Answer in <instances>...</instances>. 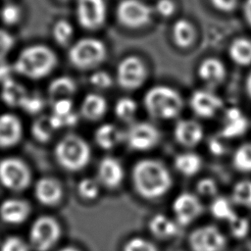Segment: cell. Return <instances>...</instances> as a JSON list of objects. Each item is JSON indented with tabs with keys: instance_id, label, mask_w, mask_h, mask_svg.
Returning <instances> with one entry per match:
<instances>
[{
	"instance_id": "cell-1",
	"label": "cell",
	"mask_w": 251,
	"mask_h": 251,
	"mask_svg": "<svg viewBox=\"0 0 251 251\" xmlns=\"http://www.w3.org/2000/svg\"><path fill=\"white\" fill-rule=\"evenodd\" d=\"M131 179L136 192L146 199L165 195L173 185V177L166 166L155 159H143L132 168Z\"/></svg>"
},
{
	"instance_id": "cell-2",
	"label": "cell",
	"mask_w": 251,
	"mask_h": 251,
	"mask_svg": "<svg viewBox=\"0 0 251 251\" xmlns=\"http://www.w3.org/2000/svg\"><path fill=\"white\" fill-rule=\"evenodd\" d=\"M57 55L42 44L24 48L13 64L14 72L30 79H40L52 73L57 66Z\"/></svg>"
},
{
	"instance_id": "cell-3",
	"label": "cell",
	"mask_w": 251,
	"mask_h": 251,
	"mask_svg": "<svg viewBox=\"0 0 251 251\" xmlns=\"http://www.w3.org/2000/svg\"><path fill=\"white\" fill-rule=\"evenodd\" d=\"M54 156L61 168L69 172H77L89 163L91 149L80 135L68 133L57 142Z\"/></svg>"
},
{
	"instance_id": "cell-4",
	"label": "cell",
	"mask_w": 251,
	"mask_h": 251,
	"mask_svg": "<svg viewBox=\"0 0 251 251\" xmlns=\"http://www.w3.org/2000/svg\"><path fill=\"white\" fill-rule=\"evenodd\" d=\"M143 102L147 113L159 120L176 118L183 107L180 94L176 89L166 85L153 86L147 90Z\"/></svg>"
},
{
	"instance_id": "cell-5",
	"label": "cell",
	"mask_w": 251,
	"mask_h": 251,
	"mask_svg": "<svg viewBox=\"0 0 251 251\" xmlns=\"http://www.w3.org/2000/svg\"><path fill=\"white\" fill-rule=\"evenodd\" d=\"M107 49L100 39L83 37L75 41L68 52L71 64L79 70H90L100 65L106 58Z\"/></svg>"
},
{
	"instance_id": "cell-6",
	"label": "cell",
	"mask_w": 251,
	"mask_h": 251,
	"mask_svg": "<svg viewBox=\"0 0 251 251\" xmlns=\"http://www.w3.org/2000/svg\"><path fill=\"white\" fill-rule=\"evenodd\" d=\"M62 228L59 222L47 215L36 218L28 232L29 246L35 251H48L60 239Z\"/></svg>"
},
{
	"instance_id": "cell-7",
	"label": "cell",
	"mask_w": 251,
	"mask_h": 251,
	"mask_svg": "<svg viewBox=\"0 0 251 251\" xmlns=\"http://www.w3.org/2000/svg\"><path fill=\"white\" fill-rule=\"evenodd\" d=\"M31 182V171L25 161L7 157L0 161V183L9 190L23 191Z\"/></svg>"
},
{
	"instance_id": "cell-8",
	"label": "cell",
	"mask_w": 251,
	"mask_h": 251,
	"mask_svg": "<svg viewBox=\"0 0 251 251\" xmlns=\"http://www.w3.org/2000/svg\"><path fill=\"white\" fill-rule=\"evenodd\" d=\"M116 76L122 88L134 90L144 83L147 76V70L139 57L131 55L124 58L118 64Z\"/></svg>"
},
{
	"instance_id": "cell-9",
	"label": "cell",
	"mask_w": 251,
	"mask_h": 251,
	"mask_svg": "<svg viewBox=\"0 0 251 251\" xmlns=\"http://www.w3.org/2000/svg\"><path fill=\"white\" fill-rule=\"evenodd\" d=\"M153 9L140 0H122L116 9L119 23L130 28H137L147 25L152 16Z\"/></svg>"
},
{
	"instance_id": "cell-10",
	"label": "cell",
	"mask_w": 251,
	"mask_h": 251,
	"mask_svg": "<svg viewBox=\"0 0 251 251\" xmlns=\"http://www.w3.org/2000/svg\"><path fill=\"white\" fill-rule=\"evenodd\" d=\"M124 140L133 150L146 151L158 144L160 131L150 123L136 122L131 124L124 132Z\"/></svg>"
},
{
	"instance_id": "cell-11",
	"label": "cell",
	"mask_w": 251,
	"mask_h": 251,
	"mask_svg": "<svg viewBox=\"0 0 251 251\" xmlns=\"http://www.w3.org/2000/svg\"><path fill=\"white\" fill-rule=\"evenodd\" d=\"M192 251H223L226 239L222 231L214 226H204L195 228L188 237Z\"/></svg>"
},
{
	"instance_id": "cell-12",
	"label": "cell",
	"mask_w": 251,
	"mask_h": 251,
	"mask_svg": "<svg viewBox=\"0 0 251 251\" xmlns=\"http://www.w3.org/2000/svg\"><path fill=\"white\" fill-rule=\"evenodd\" d=\"M76 20L86 29H96L103 25L107 16L105 0H76Z\"/></svg>"
},
{
	"instance_id": "cell-13",
	"label": "cell",
	"mask_w": 251,
	"mask_h": 251,
	"mask_svg": "<svg viewBox=\"0 0 251 251\" xmlns=\"http://www.w3.org/2000/svg\"><path fill=\"white\" fill-rule=\"evenodd\" d=\"M203 211L199 198L190 192H182L176 197L173 203V212L176 221L180 226H187L196 220Z\"/></svg>"
},
{
	"instance_id": "cell-14",
	"label": "cell",
	"mask_w": 251,
	"mask_h": 251,
	"mask_svg": "<svg viewBox=\"0 0 251 251\" xmlns=\"http://www.w3.org/2000/svg\"><path fill=\"white\" fill-rule=\"evenodd\" d=\"M190 108L198 117L212 118L223 107V100L214 92L206 89L195 90L190 97Z\"/></svg>"
},
{
	"instance_id": "cell-15",
	"label": "cell",
	"mask_w": 251,
	"mask_h": 251,
	"mask_svg": "<svg viewBox=\"0 0 251 251\" xmlns=\"http://www.w3.org/2000/svg\"><path fill=\"white\" fill-rule=\"evenodd\" d=\"M125 171L121 162L112 156L102 158L97 168V180L107 188H117L123 181Z\"/></svg>"
},
{
	"instance_id": "cell-16",
	"label": "cell",
	"mask_w": 251,
	"mask_h": 251,
	"mask_svg": "<svg viewBox=\"0 0 251 251\" xmlns=\"http://www.w3.org/2000/svg\"><path fill=\"white\" fill-rule=\"evenodd\" d=\"M61 182L52 176H43L34 184V196L36 200L45 206L57 205L63 197Z\"/></svg>"
},
{
	"instance_id": "cell-17",
	"label": "cell",
	"mask_w": 251,
	"mask_h": 251,
	"mask_svg": "<svg viewBox=\"0 0 251 251\" xmlns=\"http://www.w3.org/2000/svg\"><path fill=\"white\" fill-rule=\"evenodd\" d=\"M30 213L29 202L21 198H8L0 204V219L9 225L23 224Z\"/></svg>"
},
{
	"instance_id": "cell-18",
	"label": "cell",
	"mask_w": 251,
	"mask_h": 251,
	"mask_svg": "<svg viewBox=\"0 0 251 251\" xmlns=\"http://www.w3.org/2000/svg\"><path fill=\"white\" fill-rule=\"evenodd\" d=\"M23 137V125L14 114L0 115V148H11L19 144Z\"/></svg>"
},
{
	"instance_id": "cell-19",
	"label": "cell",
	"mask_w": 251,
	"mask_h": 251,
	"mask_svg": "<svg viewBox=\"0 0 251 251\" xmlns=\"http://www.w3.org/2000/svg\"><path fill=\"white\" fill-rule=\"evenodd\" d=\"M248 126L249 123L244 113L237 107H230L225 113L221 136L229 139L239 137L247 131Z\"/></svg>"
},
{
	"instance_id": "cell-20",
	"label": "cell",
	"mask_w": 251,
	"mask_h": 251,
	"mask_svg": "<svg viewBox=\"0 0 251 251\" xmlns=\"http://www.w3.org/2000/svg\"><path fill=\"white\" fill-rule=\"evenodd\" d=\"M174 134L176 140L185 147H194L200 143L204 136L202 126L190 119H182L176 122Z\"/></svg>"
},
{
	"instance_id": "cell-21",
	"label": "cell",
	"mask_w": 251,
	"mask_h": 251,
	"mask_svg": "<svg viewBox=\"0 0 251 251\" xmlns=\"http://www.w3.org/2000/svg\"><path fill=\"white\" fill-rule=\"evenodd\" d=\"M226 75V70L222 61L217 58L209 57L202 61L198 68L199 77L210 86L221 84Z\"/></svg>"
},
{
	"instance_id": "cell-22",
	"label": "cell",
	"mask_w": 251,
	"mask_h": 251,
	"mask_svg": "<svg viewBox=\"0 0 251 251\" xmlns=\"http://www.w3.org/2000/svg\"><path fill=\"white\" fill-rule=\"evenodd\" d=\"M108 109L106 99L97 93H88L80 105V115L87 121L95 122L102 119Z\"/></svg>"
},
{
	"instance_id": "cell-23",
	"label": "cell",
	"mask_w": 251,
	"mask_h": 251,
	"mask_svg": "<svg viewBox=\"0 0 251 251\" xmlns=\"http://www.w3.org/2000/svg\"><path fill=\"white\" fill-rule=\"evenodd\" d=\"M94 140L100 148L110 150L124 140V132L113 124H103L95 130Z\"/></svg>"
},
{
	"instance_id": "cell-24",
	"label": "cell",
	"mask_w": 251,
	"mask_h": 251,
	"mask_svg": "<svg viewBox=\"0 0 251 251\" xmlns=\"http://www.w3.org/2000/svg\"><path fill=\"white\" fill-rule=\"evenodd\" d=\"M76 91V83L74 78L61 75L54 78L48 86V96L50 103L61 99H72L71 97Z\"/></svg>"
},
{
	"instance_id": "cell-25",
	"label": "cell",
	"mask_w": 251,
	"mask_h": 251,
	"mask_svg": "<svg viewBox=\"0 0 251 251\" xmlns=\"http://www.w3.org/2000/svg\"><path fill=\"white\" fill-rule=\"evenodd\" d=\"M150 232L160 239L174 237L178 232V224L163 214L153 216L149 221Z\"/></svg>"
},
{
	"instance_id": "cell-26",
	"label": "cell",
	"mask_w": 251,
	"mask_h": 251,
	"mask_svg": "<svg viewBox=\"0 0 251 251\" xmlns=\"http://www.w3.org/2000/svg\"><path fill=\"white\" fill-rule=\"evenodd\" d=\"M1 87V99L10 107H21L27 96V91L24 85L16 81L13 77L4 81Z\"/></svg>"
},
{
	"instance_id": "cell-27",
	"label": "cell",
	"mask_w": 251,
	"mask_h": 251,
	"mask_svg": "<svg viewBox=\"0 0 251 251\" xmlns=\"http://www.w3.org/2000/svg\"><path fill=\"white\" fill-rule=\"evenodd\" d=\"M175 167L183 176H194L202 167V159L194 152H183L175 158Z\"/></svg>"
},
{
	"instance_id": "cell-28",
	"label": "cell",
	"mask_w": 251,
	"mask_h": 251,
	"mask_svg": "<svg viewBox=\"0 0 251 251\" xmlns=\"http://www.w3.org/2000/svg\"><path fill=\"white\" fill-rule=\"evenodd\" d=\"M173 37L175 43L181 48H186L195 39V28L187 20H177L173 26Z\"/></svg>"
},
{
	"instance_id": "cell-29",
	"label": "cell",
	"mask_w": 251,
	"mask_h": 251,
	"mask_svg": "<svg viewBox=\"0 0 251 251\" xmlns=\"http://www.w3.org/2000/svg\"><path fill=\"white\" fill-rule=\"evenodd\" d=\"M231 60L240 66L251 64V40L245 37L234 39L228 49Z\"/></svg>"
},
{
	"instance_id": "cell-30",
	"label": "cell",
	"mask_w": 251,
	"mask_h": 251,
	"mask_svg": "<svg viewBox=\"0 0 251 251\" xmlns=\"http://www.w3.org/2000/svg\"><path fill=\"white\" fill-rule=\"evenodd\" d=\"M55 130L56 128L52 123L51 117L46 115H42L37 119H35L30 128L32 136L38 142H41V143H45L49 141L52 138Z\"/></svg>"
},
{
	"instance_id": "cell-31",
	"label": "cell",
	"mask_w": 251,
	"mask_h": 251,
	"mask_svg": "<svg viewBox=\"0 0 251 251\" xmlns=\"http://www.w3.org/2000/svg\"><path fill=\"white\" fill-rule=\"evenodd\" d=\"M210 211L215 218L226 221L227 223H229L237 216L229 200L222 196L214 198L210 206Z\"/></svg>"
},
{
	"instance_id": "cell-32",
	"label": "cell",
	"mask_w": 251,
	"mask_h": 251,
	"mask_svg": "<svg viewBox=\"0 0 251 251\" xmlns=\"http://www.w3.org/2000/svg\"><path fill=\"white\" fill-rule=\"evenodd\" d=\"M232 163L236 170L251 173V142L241 144L233 153Z\"/></svg>"
},
{
	"instance_id": "cell-33",
	"label": "cell",
	"mask_w": 251,
	"mask_h": 251,
	"mask_svg": "<svg viewBox=\"0 0 251 251\" xmlns=\"http://www.w3.org/2000/svg\"><path fill=\"white\" fill-rule=\"evenodd\" d=\"M232 201L243 207H251V180L243 179L235 183L232 188Z\"/></svg>"
},
{
	"instance_id": "cell-34",
	"label": "cell",
	"mask_w": 251,
	"mask_h": 251,
	"mask_svg": "<svg viewBox=\"0 0 251 251\" xmlns=\"http://www.w3.org/2000/svg\"><path fill=\"white\" fill-rule=\"evenodd\" d=\"M137 112V103L129 97H122L115 104V114L116 116L124 121H131Z\"/></svg>"
},
{
	"instance_id": "cell-35",
	"label": "cell",
	"mask_w": 251,
	"mask_h": 251,
	"mask_svg": "<svg viewBox=\"0 0 251 251\" xmlns=\"http://www.w3.org/2000/svg\"><path fill=\"white\" fill-rule=\"evenodd\" d=\"M74 34V27L67 20H58L52 28V35L54 40L61 46H66Z\"/></svg>"
},
{
	"instance_id": "cell-36",
	"label": "cell",
	"mask_w": 251,
	"mask_h": 251,
	"mask_svg": "<svg viewBox=\"0 0 251 251\" xmlns=\"http://www.w3.org/2000/svg\"><path fill=\"white\" fill-rule=\"evenodd\" d=\"M78 195L84 200H94L98 197L100 192V186L98 180L91 177L81 178L76 187Z\"/></svg>"
},
{
	"instance_id": "cell-37",
	"label": "cell",
	"mask_w": 251,
	"mask_h": 251,
	"mask_svg": "<svg viewBox=\"0 0 251 251\" xmlns=\"http://www.w3.org/2000/svg\"><path fill=\"white\" fill-rule=\"evenodd\" d=\"M123 251H158V248L150 240L144 237L134 236L126 242Z\"/></svg>"
},
{
	"instance_id": "cell-38",
	"label": "cell",
	"mask_w": 251,
	"mask_h": 251,
	"mask_svg": "<svg viewBox=\"0 0 251 251\" xmlns=\"http://www.w3.org/2000/svg\"><path fill=\"white\" fill-rule=\"evenodd\" d=\"M21 17H22L21 8L14 3H6L0 11V18L2 22L9 25H13L19 23V21L21 20Z\"/></svg>"
},
{
	"instance_id": "cell-39",
	"label": "cell",
	"mask_w": 251,
	"mask_h": 251,
	"mask_svg": "<svg viewBox=\"0 0 251 251\" xmlns=\"http://www.w3.org/2000/svg\"><path fill=\"white\" fill-rule=\"evenodd\" d=\"M45 106V100L39 94H27L20 108L29 115L39 114Z\"/></svg>"
},
{
	"instance_id": "cell-40",
	"label": "cell",
	"mask_w": 251,
	"mask_h": 251,
	"mask_svg": "<svg viewBox=\"0 0 251 251\" xmlns=\"http://www.w3.org/2000/svg\"><path fill=\"white\" fill-rule=\"evenodd\" d=\"M0 251H29V244L20 236L12 235L2 241Z\"/></svg>"
},
{
	"instance_id": "cell-41",
	"label": "cell",
	"mask_w": 251,
	"mask_h": 251,
	"mask_svg": "<svg viewBox=\"0 0 251 251\" xmlns=\"http://www.w3.org/2000/svg\"><path fill=\"white\" fill-rule=\"evenodd\" d=\"M229 229L231 234L236 238H243L247 235L250 226L247 219L236 216L229 223Z\"/></svg>"
},
{
	"instance_id": "cell-42",
	"label": "cell",
	"mask_w": 251,
	"mask_h": 251,
	"mask_svg": "<svg viewBox=\"0 0 251 251\" xmlns=\"http://www.w3.org/2000/svg\"><path fill=\"white\" fill-rule=\"evenodd\" d=\"M89 79L90 83L99 89H107L113 84V79L106 71L94 72Z\"/></svg>"
},
{
	"instance_id": "cell-43",
	"label": "cell",
	"mask_w": 251,
	"mask_h": 251,
	"mask_svg": "<svg viewBox=\"0 0 251 251\" xmlns=\"http://www.w3.org/2000/svg\"><path fill=\"white\" fill-rule=\"evenodd\" d=\"M15 44L14 36L5 29L0 28V62H3Z\"/></svg>"
},
{
	"instance_id": "cell-44",
	"label": "cell",
	"mask_w": 251,
	"mask_h": 251,
	"mask_svg": "<svg viewBox=\"0 0 251 251\" xmlns=\"http://www.w3.org/2000/svg\"><path fill=\"white\" fill-rule=\"evenodd\" d=\"M52 106V115L56 117H66L69 114L73 113V101L72 99H61L55 101L51 104Z\"/></svg>"
},
{
	"instance_id": "cell-45",
	"label": "cell",
	"mask_w": 251,
	"mask_h": 251,
	"mask_svg": "<svg viewBox=\"0 0 251 251\" xmlns=\"http://www.w3.org/2000/svg\"><path fill=\"white\" fill-rule=\"evenodd\" d=\"M197 191L203 196H216L218 192V185L213 178L205 177L198 181L196 185Z\"/></svg>"
},
{
	"instance_id": "cell-46",
	"label": "cell",
	"mask_w": 251,
	"mask_h": 251,
	"mask_svg": "<svg viewBox=\"0 0 251 251\" xmlns=\"http://www.w3.org/2000/svg\"><path fill=\"white\" fill-rule=\"evenodd\" d=\"M155 11L162 17H170L176 11V4L173 0H158Z\"/></svg>"
},
{
	"instance_id": "cell-47",
	"label": "cell",
	"mask_w": 251,
	"mask_h": 251,
	"mask_svg": "<svg viewBox=\"0 0 251 251\" xmlns=\"http://www.w3.org/2000/svg\"><path fill=\"white\" fill-rule=\"evenodd\" d=\"M213 6H215L218 10L224 12H230L235 9L237 6L238 0H210Z\"/></svg>"
},
{
	"instance_id": "cell-48",
	"label": "cell",
	"mask_w": 251,
	"mask_h": 251,
	"mask_svg": "<svg viewBox=\"0 0 251 251\" xmlns=\"http://www.w3.org/2000/svg\"><path fill=\"white\" fill-rule=\"evenodd\" d=\"M14 72L13 65L10 66L9 64L3 62H0V84H2L4 81L8 80L9 78H12V74Z\"/></svg>"
},
{
	"instance_id": "cell-49",
	"label": "cell",
	"mask_w": 251,
	"mask_h": 251,
	"mask_svg": "<svg viewBox=\"0 0 251 251\" xmlns=\"http://www.w3.org/2000/svg\"><path fill=\"white\" fill-rule=\"evenodd\" d=\"M209 146H210V150L212 153L214 154H223L225 151V146L222 142V140L220 139H212L209 142Z\"/></svg>"
},
{
	"instance_id": "cell-50",
	"label": "cell",
	"mask_w": 251,
	"mask_h": 251,
	"mask_svg": "<svg viewBox=\"0 0 251 251\" xmlns=\"http://www.w3.org/2000/svg\"><path fill=\"white\" fill-rule=\"evenodd\" d=\"M243 14L246 22L251 26V0H246L243 5Z\"/></svg>"
},
{
	"instance_id": "cell-51",
	"label": "cell",
	"mask_w": 251,
	"mask_h": 251,
	"mask_svg": "<svg viewBox=\"0 0 251 251\" xmlns=\"http://www.w3.org/2000/svg\"><path fill=\"white\" fill-rule=\"evenodd\" d=\"M246 91L248 93V95L251 97V71L247 75L246 78Z\"/></svg>"
},
{
	"instance_id": "cell-52",
	"label": "cell",
	"mask_w": 251,
	"mask_h": 251,
	"mask_svg": "<svg viewBox=\"0 0 251 251\" xmlns=\"http://www.w3.org/2000/svg\"><path fill=\"white\" fill-rule=\"evenodd\" d=\"M58 251H80V250H78L76 247H74V246H66L59 249Z\"/></svg>"
},
{
	"instance_id": "cell-53",
	"label": "cell",
	"mask_w": 251,
	"mask_h": 251,
	"mask_svg": "<svg viewBox=\"0 0 251 251\" xmlns=\"http://www.w3.org/2000/svg\"><path fill=\"white\" fill-rule=\"evenodd\" d=\"M63 1H66V0H63Z\"/></svg>"
}]
</instances>
